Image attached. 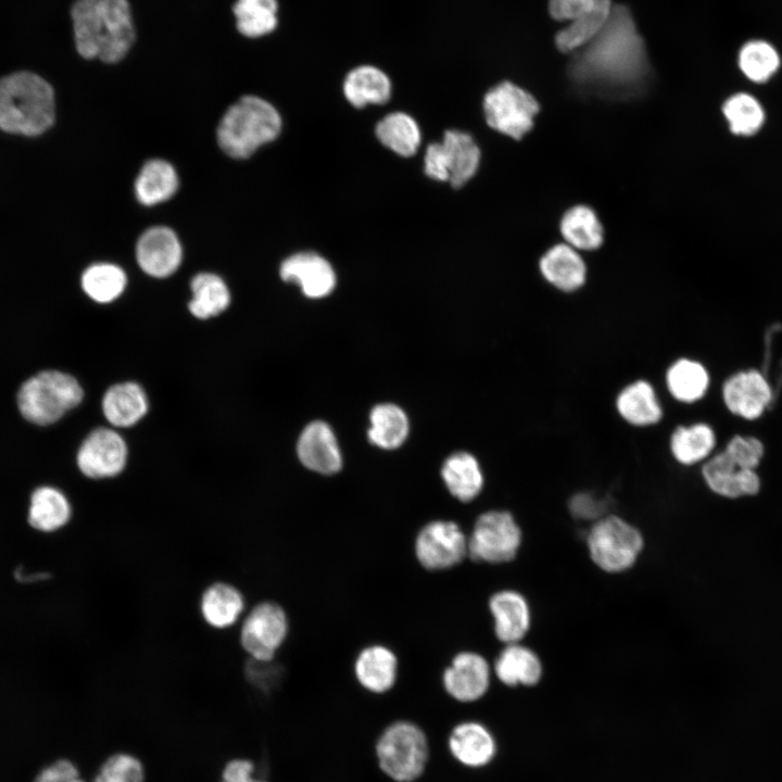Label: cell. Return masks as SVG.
<instances>
[{
  "label": "cell",
  "mask_w": 782,
  "mask_h": 782,
  "mask_svg": "<svg viewBox=\"0 0 782 782\" xmlns=\"http://www.w3.org/2000/svg\"><path fill=\"white\" fill-rule=\"evenodd\" d=\"M571 54L568 75L584 93L627 99L642 93L649 79L643 38L625 5H613L603 29Z\"/></svg>",
  "instance_id": "6da1fadb"
},
{
  "label": "cell",
  "mask_w": 782,
  "mask_h": 782,
  "mask_svg": "<svg viewBox=\"0 0 782 782\" xmlns=\"http://www.w3.org/2000/svg\"><path fill=\"white\" fill-rule=\"evenodd\" d=\"M373 754L377 769L389 781L418 782L429 768L432 744L420 723L401 717L381 728Z\"/></svg>",
  "instance_id": "7a4b0ae2"
},
{
  "label": "cell",
  "mask_w": 782,
  "mask_h": 782,
  "mask_svg": "<svg viewBox=\"0 0 782 782\" xmlns=\"http://www.w3.org/2000/svg\"><path fill=\"white\" fill-rule=\"evenodd\" d=\"M54 92L39 75L21 71L0 78V128L37 136L54 121Z\"/></svg>",
  "instance_id": "3957f363"
},
{
  "label": "cell",
  "mask_w": 782,
  "mask_h": 782,
  "mask_svg": "<svg viewBox=\"0 0 782 782\" xmlns=\"http://www.w3.org/2000/svg\"><path fill=\"white\" fill-rule=\"evenodd\" d=\"M278 111L266 100L244 96L234 103L217 127L220 149L231 157L245 159L280 133Z\"/></svg>",
  "instance_id": "277c9868"
},
{
  "label": "cell",
  "mask_w": 782,
  "mask_h": 782,
  "mask_svg": "<svg viewBox=\"0 0 782 782\" xmlns=\"http://www.w3.org/2000/svg\"><path fill=\"white\" fill-rule=\"evenodd\" d=\"M83 398L84 390L73 376L59 370H45L21 386L17 405L26 420L47 426L76 407Z\"/></svg>",
  "instance_id": "5b68a950"
},
{
  "label": "cell",
  "mask_w": 782,
  "mask_h": 782,
  "mask_svg": "<svg viewBox=\"0 0 782 782\" xmlns=\"http://www.w3.org/2000/svg\"><path fill=\"white\" fill-rule=\"evenodd\" d=\"M413 555L428 572L452 570L468 559L467 531L450 518L429 519L414 535Z\"/></svg>",
  "instance_id": "8992f818"
},
{
  "label": "cell",
  "mask_w": 782,
  "mask_h": 782,
  "mask_svg": "<svg viewBox=\"0 0 782 782\" xmlns=\"http://www.w3.org/2000/svg\"><path fill=\"white\" fill-rule=\"evenodd\" d=\"M521 538V529L512 513L485 510L477 516L467 531V560L487 565L509 563L519 551Z\"/></svg>",
  "instance_id": "52a82bcc"
},
{
  "label": "cell",
  "mask_w": 782,
  "mask_h": 782,
  "mask_svg": "<svg viewBox=\"0 0 782 782\" xmlns=\"http://www.w3.org/2000/svg\"><path fill=\"white\" fill-rule=\"evenodd\" d=\"M592 560L604 571L621 572L633 566L643 548L640 531L625 519L605 515L586 537Z\"/></svg>",
  "instance_id": "ba28073f"
},
{
  "label": "cell",
  "mask_w": 782,
  "mask_h": 782,
  "mask_svg": "<svg viewBox=\"0 0 782 782\" xmlns=\"http://www.w3.org/2000/svg\"><path fill=\"white\" fill-rule=\"evenodd\" d=\"M290 631L287 609L276 601L266 600L242 617L239 643L250 659L272 661L287 643Z\"/></svg>",
  "instance_id": "9c48e42d"
},
{
  "label": "cell",
  "mask_w": 782,
  "mask_h": 782,
  "mask_svg": "<svg viewBox=\"0 0 782 782\" xmlns=\"http://www.w3.org/2000/svg\"><path fill=\"white\" fill-rule=\"evenodd\" d=\"M539 110L533 96L510 81L495 85L483 99L488 125L517 140L532 128Z\"/></svg>",
  "instance_id": "30bf717a"
},
{
  "label": "cell",
  "mask_w": 782,
  "mask_h": 782,
  "mask_svg": "<svg viewBox=\"0 0 782 782\" xmlns=\"http://www.w3.org/2000/svg\"><path fill=\"white\" fill-rule=\"evenodd\" d=\"M480 151L466 133L447 130L442 142L428 146L425 154V173L432 179L450 181L462 187L477 172Z\"/></svg>",
  "instance_id": "8fae6325"
},
{
  "label": "cell",
  "mask_w": 782,
  "mask_h": 782,
  "mask_svg": "<svg viewBox=\"0 0 782 782\" xmlns=\"http://www.w3.org/2000/svg\"><path fill=\"white\" fill-rule=\"evenodd\" d=\"M444 747L450 759L469 771H481L496 760L500 742L493 729L482 719L465 717L449 729Z\"/></svg>",
  "instance_id": "7c38bea8"
},
{
  "label": "cell",
  "mask_w": 782,
  "mask_h": 782,
  "mask_svg": "<svg viewBox=\"0 0 782 782\" xmlns=\"http://www.w3.org/2000/svg\"><path fill=\"white\" fill-rule=\"evenodd\" d=\"M492 672L489 660L481 653L463 648L454 653L442 669L441 688L455 704L474 706L488 695Z\"/></svg>",
  "instance_id": "4fadbf2b"
},
{
  "label": "cell",
  "mask_w": 782,
  "mask_h": 782,
  "mask_svg": "<svg viewBox=\"0 0 782 782\" xmlns=\"http://www.w3.org/2000/svg\"><path fill=\"white\" fill-rule=\"evenodd\" d=\"M401 661L396 651L375 641L363 645L352 661V676L357 686L373 696H386L398 685Z\"/></svg>",
  "instance_id": "5bb4252c"
},
{
  "label": "cell",
  "mask_w": 782,
  "mask_h": 782,
  "mask_svg": "<svg viewBox=\"0 0 782 782\" xmlns=\"http://www.w3.org/2000/svg\"><path fill=\"white\" fill-rule=\"evenodd\" d=\"M76 459L79 470L86 477L112 478L125 468L127 445L116 431L100 427L83 441Z\"/></svg>",
  "instance_id": "9a60e30c"
},
{
  "label": "cell",
  "mask_w": 782,
  "mask_h": 782,
  "mask_svg": "<svg viewBox=\"0 0 782 782\" xmlns=\"http://www.w3.org/2000/svg\"><path fill=\"white\" fill-rule=\"evenodd\" d=\"M102 37L98 59L114 64L122 61L136 40V29L128 0H99Z\"/></svg>",
  "instance_id": "2e32d148"
},
{
  "label": "cell",
  "mask_w": 782,
  "mask_h": 782,
  "mask_svg": "<svg viewBox=\"0 0 782 782\" xmlns=\"http://www.w3.org/2000/svg\"><path fill=\"white\" fill-rule=\"evenodd\" d=\"M136 257L141 269L155 278H165L177 270L182 249L176 234L168 227L147 229L138 239Z\"/></svg>",
  "instance_id": "e0dca14e"
},
{
  "label": "cell",
  "mask_w": 782,
  "mask_h": 782,
  "mask_svg": "<svg viewBox=\"0 0 782 782\" xmlns=\"http://www.w3.org/2000/svg\"><path fill=\"white\" fill-rule=\"evenodd\" d=\"M488 610L493 621L497 641L519 643L530 628V608L526 598L515 590H500L488 600Z\"/></svg>",
  "instance_id": "ac0fdd59"
},
{
  "label": "cell",
  "mask_w": 782,
  "mask_h": 782,
  "mask_svg": "<svg viewBox=\"0 0 782 782\" xmlns=\"http://www.w3.org/2000/svg\"><path fill=\"white\" fill-rule=\"evenodd\" d=\"M615 409L626 424L638 428L656 426L664 418V407L657 391L644 378L634 379L618 391Z\"/></svg>",
  "instance_id": "d6986e66"
},
{
  "label": "cell",
  "mask_w": 782,
  "mask_h": 782,
  "mask_svg": "<svg viewBox=\"0 0 782 782\" xmlns=\"http://www.w3.org/2000/svg\"><path fill=\"white\" fill-rule=\"evenodd\" d=\"M702 475L714 493L728 499L755 495L760 489L756 471L741 468L724 451L705 462Z\"/></svg>",
  "instance_id": "ffe728a7"
},
{
  "label": "cell",
  "mask_w": 782,
  "mask_h": 782,
  "mask_svg": "<svg viewBox=\"0 0 782 782\" xmlns=\"http://www.w3.org/2000/svg\"><path fill=\"white\" fill-rule=\"evenodd\" d=\"M301 463L315 472L333 475L341 469L342 458L331 428L324 421L308 424L301 432L298 445Z\"/></svg>",
  "instance_id": "44dd1931"
},
{
  "label": "cell",
  "mask_w": 782,
  "mask_h": 782,
  "mask_svg": "<svg viewBox=\"0 0 782 782\" xmlns=\"http://www.w3.org/2000/svg\"><path fill=\"white\" fill-rule=\"evenodd\" d=\"M283 281L295 282L308 298H323L329 294L336 285V275L331 265L313 252H301L286 258L280 265Z\"/></svg>",
  "instance_id": "7402d4cb"
},
{
  "label": "cell",
  "mask_w": 782,
  "mask_h": 782,
  "mask_svg": "<svg viewBox=\"0 0 782 782\" xmlns=\"http://www.w3.org/2000/svg\"><path fill=\"white\" fill-rule=\"evenodd\" d=\"M724 404L733 414L755 419L771 400V389L757 370L739 373L729 378L722 388Z\"/></svg>",
  "instance_id": "603a6c76"
},
{
  "label": "cell",
  "mask_w": 782,
  "mask_h": 782,
  "mask_svg": "<svg viewBox=\"0 0 782 782\" xmlns=\"http://www.w3.org/2000/svg\"><path fill=\"white\" fill-rule=\"evenodd\" d=\"M199 609L207 626L216 630H225L235 626L244 616L245 600L242 592L234 584L216 581L202 592Z\"/></svg>",
  "instance_id": "cb8c5ba5"
},
{
  "label": "cell",
  "mask_w": 782,
  "mask_h": 782,
  "mask_svg": "<svg viewBox=\"0 0 782 782\" xmlns=\"http://www.w3.org/2000/svg\"><path fill=\"white\" fill-rule=\"evenodd\" d=\"M492 671L505 686H532L542 677L538 655L520 643L506 644L494 659Z\"/></svg>",
  "instance_id": "d4e9b609"
},
{
  "label": "cell",
  "mask_w": 782,
  "mask_h": 782,
  "mask_svg": "<svg viewBox=\"0 0 782 782\" xmlns=\"http://www.w3.org/2000/svg\"><path fill=\"white\" fill-rule=\"evenodd\" d=\"M72 518V506L67 496L58 488L41 485L29 499L27 521L41 533H53L63 529Z\"/></svg>",
  "instance_id": "484cf974"
},
{
  "label": "cell",
  "mask_w": 782,
  "mask_h": 782,
  "mask_svg": "<svg viewBox=\"0 0 782 782\" xmlns=\"http://www.w3.org/2000/svg\"><path fill=\"white\" fill-rule=\"evenodd\" d=\"M543 278L563 292L580 289L586 279V267L582 257L569 244L551 248L540 260Z\"/></svg>",
  "instance_id": "4316f807"
},
{
  "label": "cell",
  "mask_w": 782,
  "mask_h": 782,
  "mask_svg": "<svg viewBox=\"0 0 782 782\" xmlns=\"http://www.w3.org/2000/svg\"><path fill=\"white\" fill-rule=\"evenodd\" d=\"M148 398L136 382L116 383L109 388L102 399V412L115 427H130L148 412Z\"/></svg>",
  "instance_id": "83f0119b"
},
{
  "label": "cell",
  "mask_w": 782,
  "mask_h": 782,
  "mask_svg": "<svg viewBox=\"0 0 782 782\" xmlns=\"http://www.w3.org/2000/svg\"><path fill=\"white\" fill-rule=\"evenodd\" d=\"M664 381L667 392L674 401L691 404L706 394L709 375L702 363L680 357L668 365Z\"/></svg>",
  "instance_id": "f1b7e54d"
},
{
  "label": "cell",
  "mask_w": 782,
  "mask_h": 782,
  "mask_svg": "<svg viewBox=\"0 0 782 782\" xmlns=\"http://www.w3.org/2000/svg\"><path fill=\"white\" fill-rule=\"evenodd\" d=\"M449 493L462 503L474 501L482 491L484 479L478 461L467 452L452 454L441 469Z\"/></svg>",
  "instance_id": "f546056e"
},
{
  "label": "cell",
  "mask_w": 782,
  "mask_h": 782,
  "mask_svg": "<svg viewBox=\"0 0 782 782\" xmlns=\"http://www.w3.org/2000/svg\"><path fill=\"white\" fill-rule=\"evenodd\" d=\"M343 92L355 108L383 104L391 97V81L378 67L362 65L349 72L343 83Z\"/></svg>",
  "instance_id": "4dcf8cb0"
},
{
  "label": "cell",
  "mask_w": 782,
  "mask_h": 782,
  "mask_svg": "<svg viewBox=\"0 0 782 782\" xmlns=\"http://www.w3.org/2000/svg\"><path fill=\"white\" fill-rule=\"evenodd\" d=\"M669 451L676 462L691 466L706 459L716 444L712 428L704 422L678 425L669 437Z\"/></svg>",
  "instance_id": "1f68e13d"
},
{
  "label": "cell",
  "mask_w": 782,
  "mask_h": 782,
  "mask_svg": "<svg viewBox=\"0 0 782 782\" xmlns=\"http://www.w3.org/2000/svg\"><path fill=\"white\" fill-rule=\"evenodd\" d=\"M178 188L175 168L164 160H150L141 168L135 181L137 200L147 206L171 199Z\"/></svg>",
  "instance_id": "d6a6232c"
},
{
  "label": "cell",
  "mask_w": 782,
  "mask_h": 782,
  "mask_svg": "<svg viewBox=\"0 0 782 782\" xmlns=\"http://www.w3.org/2000/svg\"><path fill=\"white\" fill-rule=\"evenodd\" d=\"M71 18L78 54L87 60L98 59L102 37L99 0H75Z\"/></svg>",
  "instance_id": "836d02e7"
},
{
  "label": "cell",
  "mask_w": 782,
  "mask_h": 782,
  "mask_svg": "<svg viewBox=\"0 0 782 782\" xmlns=\"http://www.w3.org/2000/svg\"><path fill=\"white\" fill-rule=\"evenodd\" d=\"M278 0H236L232 5L237 30L250 39L272 34L278 26Z\"/></svg>",
  "instance_id": "e575fe53"
},
{
  "label": "cell",
  "mask_w": 782,
  "mask_h": 782,
  "mask_svg": "<svg viewBox=\"0 0 782 782\" xmlns=\"http://www.w3.org/2000/svg\"><path fill=\"white\" fill-rule=\"evenodd\" d=\"M192 299L188 304L190 313L199 319H207L224 312L230 303V293L225 281L217 275L201 273L191 280Z\"/></svg>",
  "instance_id": "d590c367"
},
{
  "label": "cell",
  "mask_w": 782,
  "mask_h": 782,
  "mask_svg": "<svg viewBox=\"0 0 782 782\" xmlns=\"http://www.w3.org/2000/svg\"><path fill=\"white\" fill-rule=\"evenodd\" d=\"M369 419L368 439L373 444L392 450L405 441L408 420L399 406L391 403L379 404L371 409Z\"/></svg>",
  "instance_id": "8d00e7d4"
},
{
  "label": "cell",
  "mask_w": 782,
  "mask_h": 782,
  "mask_svg": "<svg viewBox=\"0 0 782 782\" xmlns=\"http://www.w3.org/2000/svg\"><path fill=\"white\" fill-rule=\"evenodd\" d=\"M566 242L579 250H595L603 242V227L594 211L584 205L568 210L560 222Z\"/></svg>",
  "instance_id": "74e56055"
},
{
  "label": "cell",
  "mask_w": 782,
  "mask_h": 782,
  "mask_svg": "<svg viewBox=\"0 0 782 782\" xmlns=\"http://www.w3.org/2000/svg\"><path fill=\"white\" fill-rule=\"evenodd\" d=\"M379 141L402 156H412L420 144V131L407 114L395 112L382 118L377 127Z\"/></svg>",
  "instance_id": "f35d334b"
},
{
  "label": "cell",
  "mask_w": 782,
  "mask_h": 782,
  "mask_svg": "<svg viewBox=\"0 0 782 782\" xmlns=\"http://www.w3.org/2000/svg\"><path fill=\"white\" fill-rule=\"evenodd\" d=\"M737 64L747 79L762 84L778 72L781 58L778 50L770 42L762 39H753L741 47Z\"/></svg>",
  "instance_id": "ab89813d"
},
{
  "label": "cell",
  "mask_w": 782,
  "mask_h": 782,
  "mask_svg": "<svg viewBox=\"0 0 782 782\" xmlns=\"http://www.w3.org/2000/svg\"><path fill=\"white\" fill-rule=\"evenodd\" d=\"M126 283L124 270L111 263L93 264L81 276L85 293L98 303H110L117 299Z\"/></svg>",
  "instance_id": "60d3db41"
},
{
  "label": "cell",
  "mask_w": 782,
  "mask_h": 782,
  "mask_svg": "<svg viewBox=\"0 0 782 782\" xmlns=\"http://www.w3.org/2000/svg\"><path fill=\"white\" fill-rule=\"evenodd\" d=\"M722 113L731 133L737 136L755 135L764 125L765 111L760 102L752 94L737 92L729 97Z\"/></svg>",
  "instance_id": "b9f144b4"
},
{
  "label": "cell",
  "mask_w": 782,
  "mask_h": 782,
  "mask_svg": "<svg viewBox=\"0 0 782 782\" xmlns=\"http://www.w3.org/2000/svg\"><path fill=\"white\" fill-rule=\"evenodd\" d=\"M611 10L613 5L602 8L585 17L570 22L555 36L557 49L564 53H573L588 45L603 29Z\"/></svg>",
  "instance_id": "7bdbcfd3"
},
{
  "label": "cell",
  "mask_w": 782,
  "mask_h": 782,
  "mask_svg": "<svg viewBox=\"0 0 782 782\" xmlns=\"http://www.w3.org/2000/svg\"><path fill=\"white\" fill-rule=\"evenodd\" d=\"M140 760L125 753L110 756L97 771L92 782H143Z\"/></svg>",
  "instance_id": "ee69618b"
},
{
  "label": "cell",
  "mask_w": 782,
  "mask_h": 782,
  "mask_svg": "<svg viewBox=\"0 0 782 782\" xmlns=\"http://www.w3.org/2000/svg\"><path fill=\"white\" fill-rule=\"evenodd\" d=\"M606 7H611V0H548L551 16L569 23Z\"/></svg>",
  "instance_id": "f6af8a7d"
},
{
  "label": "cell",
  "mask_w": 782,
  "mask_h": 782,
  "mask_svg": "<svg viewBox=\"0 0 782 782\" xmlns=\"http://www.w3.org/2000/svg\"><path fill=\"white\" fill-rule=\"evenodd\" d=\"M724 452L741 468L755 470L764 455V446L754 437L735 436L729 441Z\"/></svg>",
  "instance_id": "bcb514c9"
},
{
  "label": "cell",
  "mask_w": 782,
  "mask_h": 782,
  "mask_svg": "<svg viewBox=\"0 0 782 782\" xmlns=\"http://www.w3.org/2000/svg\"><path fill=\"white\" fill-rule=\"evenodd\" d=\"M31 782H86L71 759L59 758L43 766Z\"/></svg>",
  "instance_id": "7dc6e473"
},
{
  "label": "cell",
  "mask_w": 782,
  "mask_h": 782,
  "mask_svg": "<svg viewBox=\"0 0 782 782\" xmlns=\"http://www.w3.org/2000/svg\"><path fill=\"white\" fill-rule=\"evenodd\" d=\"M570 513L580 519L597 520L605 516L608 504L591 492H579L573 494L568 502Z\"/></svg>",
  "instance_id": "c3c4849f"
},
{
  "label": "cell",
  "mask_w": 782,
  "mask_h": 782,
  "mask_svg": "<svg viewBox=\"0 0 782 782\" xmlns=\"http://www.w3.org/2000/svg\"><path fill=\"white\" fill-rule=\"evenodd\" d=\"M249 660L247 678L253 685L269 690L278 683L280 672L278 666L274 664L276 659L272 661H260L249 658Z\"/></svg>",
  "instance_id": "681fc988"
},
{
  "label": "cell",
  "mask_w": 782,
  "mask_h": 782,
  "mask_svg": "<svg viewBox=\"0 0 782 782\" xmlns=\"http://www.w3.org/2000/svg\"><path fill=\"white\" fill-rule=\"evenodd\" d=\"M222 782H268L255 777V765L247 759L229 761L223 771Z\"/></svg>",
  "instance_id": "f907efd6"
}]
</instances>
